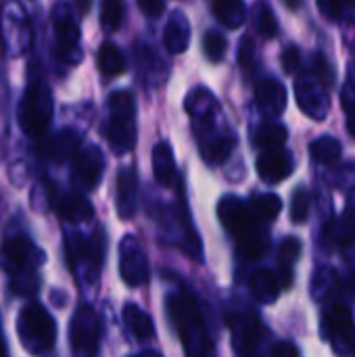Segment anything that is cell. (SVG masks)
<instances>
[{
    "label": "cell",
    "instance_id": "43",
    "mask_svg": "<svg viewBox=\"0 0 355 357\" xmlns=\"http://www.w3.org/2000/svg\"><path fill=\"white\" fill-rule=\"evenodd\" d=\"M341 98H343V109H345V115H347V130L355 138V98L345 96V94H341Z\"/></svg>",
    "mask_w": 355,
    "mask_h": 357
},
{
    "label": "cell",
    "instance_id": "35",
    "mask_svg": "<svg viewBox=\"0 0 355 357\" xmlns=\"http://www.w3.org/2000/svg\"><path fill=\"white\" fill-rule=\"evenodd\" d=\"M226 48H228V42L224 38V33L216 31V29H209L203 38V50L207 54V59L211 63H220L226 54Z\"/></svg>",
    "mask_w": 355,
    "mask_h": 357
},
{
    "label": "cell",
    "instance_id": "18",
    "mask_svg": "<svg viewBox=\"0 0 355 357\" xmlns=\"http://www.w3.org/2000/svg\"><path fill=\"white\" fill-rule=\"evenodd\" d=\"M255 100L264 115L278 117L287 109V88L274 77H264L255 86Z\"/></svg>",
    "mask_w": 355,
    "mask_h": 357
},
{
    "label": "cell",
    "instance_id": "28",
    "mask_svg": "<svg viewBox=\"0 0 355 357\" xmlns=\"http://www.w3.org/2000/svg\"><path fill=\"white\" fill-rule=\"evenodd\" d=\"M98 69L107 77H115L126 71V59L113 42H105L98 48Z\"/></svg>",
    "mask_w": 355,
    "mask_h": 357
},
{
    "label": "cell",
    "instance_id": "42",
    "mask_svg": "<svg viewBox=\"0 0 355 357\" xmlns=\"http://www.w3.org/2000/svg\"><path fill=\"white\" fill-rule=\"evenodd\" d=\"M270 357H301V354H299V349L293 343L280 341V343H276L272 347V356Z\"/></svg>",
    "mask_w": 355,
    "mask_h": 357
},
{
    "label": "cell",
    "instance_id": "26",
    "mask_svg": "<svg viewBox=\"0 0 355 357\" xmlns=\"http://www.w3.org/2000/svg\"><path fill=\"white\" fill-rule=\"evenodd\" d=\"M184 107H186V111H188V115H190L192 119H195V117H205V115H209V113H213V111L220 109L216 96H213L207 88H203V86L192 88V90L188 92V96H186V100H184Z\"/></svg>",
    "mask_w": 355,
    "mask_h": 357
},
{
    "label": "cell",
    "instance_id": "15",
    "mask_svg": "<svg viewBox=\"0 0 355 357\" xmlns=\"http://www.w3.org/2000/svg\"><path fill=\"white\" fill-rule=\"evenodd\" d=\"M232 343L239 357H259V320L253 312H236L230 316Z\"/></svg>",
    "mask_w": 355,
    "mask_h": 357
},
{
    "label": "cell",
    "instance_id": "33",
    "mask_svg": "<svg viewBox=\"0 0 355 357\" xmlns=\"http://www.w3.org/2000/svg\"><path fill=\"white\" fill-rule=\"evenodd\" d=\"M123 0H103L100 6V25L105 31H115L119 29L123 21Z\"/></svg>",
    "mask_w": 355,
    "mask_h": 357
},
{
    "label": "cell",
    "instance_id": "23",
    "mask_svg": "<svg viewBox=\"0 0 355 357\" xmlns=\"http://www.w3.org/2000/svg\"><path fill=\"white\" fill-rule=\"evenodd\" d=\"M249 291L262 305H270L278 299L280 284L270 270H255L249 278Z\"/></svg>",
    "mask_w": 355,
    "mask_h": 357
},
{
    "label": "cell",
    "instance_id": "30",
    "mask_svg": "<svg viewBox=\"0 0 355 357\" xmlns=\"http://www.w3.org/2000/svg\"><path fill=\"white\" fill-rule=\"evenodd\" d=\"M318 8L322 17L333 23L355 21V0H318Z\"/></svg>",
    "mask_w": 355,
    "mask_h": 357
},
{
    "label": "cell",
    "instance_id": "2",
    "mask_svg": "<svg viewBox=\"0 0 355 357\" xmlns=\"http://www.w3.org/2000/svg\"><path fill=\"white\" fill-rule=\"evenodd\" d=\"M218 215L228 234L236 241L239 253L255 261L268 251V232L259 220L253 218L249 207L236 197H224L218 205Z\"/></svg>",
    "mask_w": 355,
    "mask_h": 357
},
{
    "label": "cell",
    "instance_id": "20",
    "mask_svg": "<svg viewBox=\"0 0 355 357\" xmlns=\"http://www.w3.org/2000/svg\"><path fill=\"white\" fill-rule=\"evenodd\" d=\"M151 159H153V174H155V178H157V182L161 186H176L180 182L174 151H172V146L167 142H157L153 146Z\"/></svg>",
    "mask_w": 355,
    "mask_h": 357
},
{
    "label": "cell",
    "instance_id": "27",
    "mask_svg": "<svg viewBox=\"0 0 355 357\" xmlns=\"http://www.w3.org/2000/svg\"><path fill=\"white\" fill-rule=\"evenodd\" d=\"M289 138V132L282 123H264L253 134V144L262 151L282 149Z\"/></svg>",
    "mask_w": 355,
    "mask_h": 357
},
{
    "label": "cell",
    "instance_id": "7",
    "mask_svg": "<svg viewBox=\"0 0 355 357\" xmlns=\"http://www.w3.org/2000/svg\"><path fill=\"white\" fill-rule=\"evenodd\" d=\"M105 234L96 230L92 236L71 234L67 236V257L69 266L77 278L96 280L98 272L105 264Z\"/></svg>",
    "mask_w": 355,
    "mask_h": 357
},
{
    "label": "cell",
    "instance_id": "32",
    "mask_svg": "<svg viewBox=\"0 0 355 357\" xmlns=\"http://www.w3.org/2000/svg\"><path fill=\"white\" fill-rule=\"evenodd\" d=\"M328 232H331V238L341 241V243H349L355 236V190L349 197V205L345 213L341 215V220L331 224Z\"/></svg>",
    "mask_w": 355,
    "mask_h": 357
},
{
    "label": "cell",
    "instance_id": "11",
    "mask_svg": "<svg viewBox=\"0 0 355 357\" xmlns=\"http://www.w3.org/2000/svg\"><path fill=\"white\" fill-rule=\"evenodd\" d=\"M295 96H297L299 109L308 117H312L316 121H322L328 115V109H331L328 84L324 79H320L316 73H305V75H301L297 79Z\"/></svg>",
    "mask_w": 355,
    "mask_h": 357
},
{
    "label": "cell",
    "instance_id": "39",
    "mask_svg": "<svg viewBox=\"0 0 355 357\" xmlns=\"http://www.w3.org/2000/svg\"><path fill=\"white\" fill-rule=\"evenodd\" d=\"M239 63L243 67L245 73H251L255 69V44L253 40L247 36L241 40V46H239Z\"/></svg>",
    "mask_w": 355,
    "mask_h": 357
},
{
    "label": "cell",
    "instance_id": "45",
    "mask_svg": "<svg viewBox=\"0 0 355 357\" xmlns=\"http://www.w3.org/2000/svg\"><path fill=\"white\" fill-rule=\"evenodd\" d=\"M0 357H8L6 341H4V335H2V326H0Z\"/></svg>",
    "mask_w": 355,
    "mask_h": 357
},
{
    "label": "cell",
    "instance_id": "8",
    "mask_svg": "<svg viewBox=\"0 0 355 357\" xmlns=\"http://www.w3.org/2000/svg\"><path fill=\"white\" fill-rule=\"evenodd\" d=\"M52 27H54V56L61 63H80L82 52H80V25L69 8L67 0H59L52 6Z\"/></svg>",
    "mask_w": 355,
    "mask_h": 357
},
{
    "label": "cell",
    "instance_id": "1",
    "mask_svg": "<svg viewBox=\"0 0 355 357\" xmlns=\"http://www.w3.org/2000/svg\"><path fill=\"white\" fill-rule=\"evenodd\" d=\"M167 316L180 335L186 357H216V345L207 331L201 305L190 293H172L167 297Z\"/></svg>",
    "mask_w": 355,
    "mask_h": 357
},
{
    "label": "cell",
    "instance_id": "46",
    "mask_svg": "<svg viewBox=\"0 0 355 357\" xmlns=\"http://www.w3.org/2000/svg\"><path fill=\"white\" fill-rule=\"evenodd\" d=\"M282 2H285L291 10H295V8H299V6H301V0H282Z\"/></svg>",
    "mask_w": 355,
    "mask_h": 357
},
{
    "label": "cell",
    "instance_id": "34",
    "mask_svg": "<svg viewBox=\"0 0 355 357\" xmlns=\"http://www.w3.org/2000/svg\"><path fill=\"white\" fill-rule=\"evenodd\" d=\"M253 17H255V27H257V31H259L264 38H274V36H276L278 23H276L274 10H272L266 2H257V4H255Z\"/></svg>",
    "mask_w": 355,
    "mask_h": 357
},
{
    "label": "cell",
    "instance_id": "17",
    "mask_svg": "<svg viewBox=\"0 0 355 357\" xmlns=\"http://www.w3.org/2000/svg\"><path fill=\"white\" fill-rule=\"evenodd\" d=\"M293 155L285 149H272L264 151L257 157V174L264 182L268 184H278L287 180L293 174Z\"/></svg>",
    "mask_w": 355,
    "mask_h": 357
},
{
    "label": "cell",
    "instance_id": "13",
    "mask_svg": "<svg viewBox=\"0 0 355 357\" xmlns=\"http://www.w3.org/2000/svg\"><path fill=\"white\" fill-rule=\"evenodd\" d=\"M105 172V157L96 144L86 146L75 153L73 161V184L80 190H94Z\"/></svg>",
    "mask_w": 355,
    "mask_h": 357
},
{
    "label": "cell",
    "instance_id": "41",
    "mask_svg": "<svg viewBox=\"0 0 355 357\" xmlns=\"http://www.w3.org/2000/svg\"><path fill=\"white\" fill-rule=\"evenodd\" d=\"M138 6L149 17H159L165 10V0H138Z\"/></svg>",
    "mask_w": 355,
    "mask_h": 357
},
{
    "label": "cell",
    "instance_id": "48",
    "mask_svg": "<svg viewBox=\"0 0 355 357\" xmlns=\"http://www.w3.org/2000/svg\"><path fill=\"white\" fill-rule=\"evenodd\" d=\"M354 351H355V345H354Z\"/></svg>",
    "mask_w": 355,
    "mask_h": 357
},
{
    "label": "cell",
    "instance_id": "29",
    "mask_svg": "<svg viewBox=\"0 0 355 357\" xmlns=\"http://www.w3.org/2000/svg\"><path fill=\"white\" fill-rule=\"evenodd\" d=\"M247 207L255 220H259L262 224H268L278 218V213L282 209V201L276 195H255Z\"/></svg>",
    "mask_w": 355,
    "mask_h": 357
},
{
    "label": "cell",
    "instance_id": "5",
    "mask_svg": "<svg viewBox=\"0 0 355 357\" xmlns=\"http://www.w3.org/2000/svg\"><path fill=\"white\" fill-rule=\"evenodd\" d=\"M54 102L52 92L44 82H33L23 94L19 105V126L29 138H40L52 121Z\"/></svg>",
    "mask_w": 355,
    "mask_h": 357
},
{
    "label": "cell",
    "instance_id": "24",
    "mask_svg": "<svg viewBox=\"0 0 355 357\" xmlns=\"http://www.w3.org/2000/svg\"><path fill=\"white\" fill-rule=\"evenodd\" d=\"M123 322H126L130 335L138 341H151L155 337V324H153L151 316L134 303H126Z\"/></svg>",
    "mask_w": 355,
    "mask_h": 357
},
{
    "label": "cell",
    "instance_id": "22",
    "mask_svg": "<svg viewBox=\"0 0 355 357\" xmlns=\"http://www.w3.org/2000/svg\"><path fill=\"white\" fill-rule=\"evenodd\" d=\"M165 46L172 54H180L190 44V23L182 10H174L165 25Z\"/></svg>",
    "mask_w": 355,
    "mask_h": 357
},
{
    "label": "cell",
    "instance_id": "25",
    "mask_svg": "<svg viewBox=\"0 0 355 357\" xmlns=\"http://www.w3.org/2000/svg\"><path fill=\"white\" fill-rule=\"evenodd\" d=\"M211 10L216 19L228 29L241 27L247 17V8L243 0H211Z\"/></svg>",
    "mask_w": 355,
    "mask_h": 357
},
{
    "label": "cell",
    "instance_id": "21",
    "mask_svg": "<svg viewBox=\"0 0 355 357\" xmlns=\"http://www.w3.org/2000/svg\"><path fill=\"white\" fill-rule=\"evenodd\" d=\"M56 211L69 224H84V222H90L92 215H94L92 203L84 195H80V192H67V195H63L56 201Z\"/></svg>",
    "mask_w": 355,
    "mask_h": 357
},
{
    "label": "cell",
    "instance_id": "38",
    "mask_svg": "<svg viewBox=\"0 0 355 357\" xmlns=\"http://www.w3.org/2000/svg\"><path fill=\"white\" fill-rule=\"evenodd\" d=\"M301 255V241L297 236H287L282 243H280V249H278V257H280V266H293Z\"/></svg>",
    "mask_w": 355,
    "mask_h": 357
},
{
    "label": "cell",
    "instance_id": "14",
    "mask_svg": "<svg viewBox=\"0 0 355 357\" xmlns=\"http://www.w3.org/2000/svg\"><path fill=\"white\" fill-rule=\"evenodd\" d=\"M324 331L337 354L354 349V314L347 305H335L324 316Z\"/></svg>",
    "mask_w": 355,
    "mask_h": 357
},
{
    "label": "cell",
    "instance_id": "31",
    "mask_svg": "<svg viewBox=\"0 0 355 357\" xmlns=\"http://www.w3.org/2000/svg\"><path fill=\"white\" fill-rule=\"evenodd\" d=\"M341 142L333 136H320L310 144V153L316 163L320 165H333L341 159Z\"/></svg>",
    "mask_w": 355,
    "mask_h": 357
},
{
    "label": "cell",
    "instance_id": "6",
    "mask_svg": "<svg viewBox=\"0 0 355 357\" xmlns=\"http://www.w3.org/2000/svg\"><path fill=\"white\" fill-rule=\"evenodd\" d=\"M220 109L205 115V117H195L192 126L197 132V142L201 149V157L209 165H220L224 163L232 149L236 146V136L228 128H220Z\"/></svg>",
    "mask_w": 355,
    "mask_h": 357
},
{
    "label": "cell",
    "instance_id": "4",
    "mask_svg": "<svg viewBox=\"0 0 355 357\" xmlns=\"http://www.w3.org/2000/svg\"><path fill=\"white\" fill-rule=\"evenodd\" d=\"M17 335L31 356H44L54 347L56 324L42 305L29 303L17 316Z\"/></svg>",
    "mask_w": 355,
    "mask_h": 357
},
{
    "label": "cell",
    "instance_id": "37",
    "mask_svg": "<svg viewBox=\"0 0 355 357\" xmlns=\"http://www.w3.org/2000/svg\"><path fill=\"white\" fill-rule=\"evenodd\" d=\"M310 213V197L305 188H297L293 192V201H291V220L295 224H303L308 220Z\"/></svg>",
    "mask_w": 355,
    "mask_h": 357
},
{
    "label": "cell",
    "instance_id": "3",
    "mask_svg": "<svg viewBox=\"0 0 355 357\" xmlns=\"http://www.w3.org/2000/svg\"><path fill=\"white\" fill-rule=\"evenodd\" d=\"M107 140L117 155L130 153L136 144V105L130 92L119 90L109 96Z\"/></svg>",
    "mask_w": 355,
    "mask_h": 357
},
{
    "label": "cell",
    "instance_id": "44",
    "mask_svg": "<svg viewBox=\"0 0 355 357\" xmlns=\"http://www.w3.org/2000/svg\"><path fill=\"white\" fill-rule=\"evenodd\" d=\"M343 94L355 98V61H352V65H349V71H347V86H345Z\"/></svg>",
    "mask_w": 355,
    "mask_h": 357
},
{
    "label": "cell",
    "instance_id": "19",
    "mask_svg": "<svg viewBox=\"0 0 355 357\" xmlns=\"http://www.w3.org/2000/svg\"><path fill=\"white\" fill-rule=\"evenodd\" d=\"M138 209V176L132 167H123L117 174V215L132 220Z\"/></svg>",
    "mask_w": 355,
    "mask_h": 357
},
{
    "label": "cell",
    "instance_id": "10",
    "mask_svg": "<svg viewBox=\"0 0 355 357\" xmlns=\"http://www.w3.org/2000/svg\"><path fill=\"white\" fill-rule=\"evenodd\" d=\"M42 261H44V253L25 234L8 236L0 247V268L10 276L36 272V268Z\"/></svg>",
    "mask_w": 355,
    "mask_h": 357
},
{
    "label": "cell",
    "instance_id": "9",
    "mask_svg": "<svg viewBox=\"0 0 355 357\" xmlns=\"http://www.w3.org/2000/svg\"><path fill=\"white\" fill-rule=\"evenodd\" d=\"M103 337V320L90 305H80L71 318V354L73 357H96Z\"/></svg>",
    "mask_w": 355,
    "mask_h": 357
},
{
    "label": "cell",
    "instance_id": "36",
    "mask_svg": "<svg viewBox=\"0 0 355 357\" xmlns=\"http://www.w3.org/2000/svg\"><path fill=\"white\" fill-rule=\"evenodd\" d=\"M10 289L15 295H33L38 289H40V278H38V272H25V274H19V276H10Z\"/></svg>",
    "mask_w": 355,
    "mask_h": 357
},
{
    "label": "cell",
    "instance_id": "40",
    "mask_svg": "<svg viewBox=\"0 0 355 357\" xmlns=\"http://www.w3.org/2000/svg\"><path fill=\"white\" fill-rule=\"evenodd\" d=\"M280 61H282V67H285V71L287 73H295L299 67H301V54H299V48L297 46H287L285 50H282V56H280Z\"/></svg>",
    "mask_w": 355,
    "mask_h": 357
},
{
    "label": "cell",
    "instance_id": "16",
    "mask_svg": "<svg viewBox=\"0 0 355 357\" xmlns=\"http://www.w3.org/2000/svg\"><path fill=\"white\" fill-rule=\"evenodd\" d=\"M80 134L75 130H59L48 136H40L38 142V155L52 163H65L75 157L80 151Z\"/></svg>",
    "mask_w": 355,
    "mask_h": 357
},
{
    "label": "cell",
    "instance_id": "12",
    "mask_svg": "<svg viewBox=\"0 0 355 357\" xmlns=\"http://www.w3.org/2000/svg\"><path fill=\"white\" fill-rule=\"evenodd\" d=\"M119 274L128 287H142L149 280V259L134 236H123L119 245Z\"/></svg>",
    "mask_w": 355,
    "mask_h": 357
},
{
    "label": "cell",
    "instance_id": "47",
    "mask_svg": "<svg viewBox=\"0 0 355 357\" xmlns=\"http://www.w3.org/2000/svg\"><path fill=\"white\" fill-rule=\"evenodd\" d=\"M136 357H163L159 351H153V349H146V351H142V354H138Z\"/></svg>",
    "mask_w": 355,
    "mask_h": 357
}]
</instances>
